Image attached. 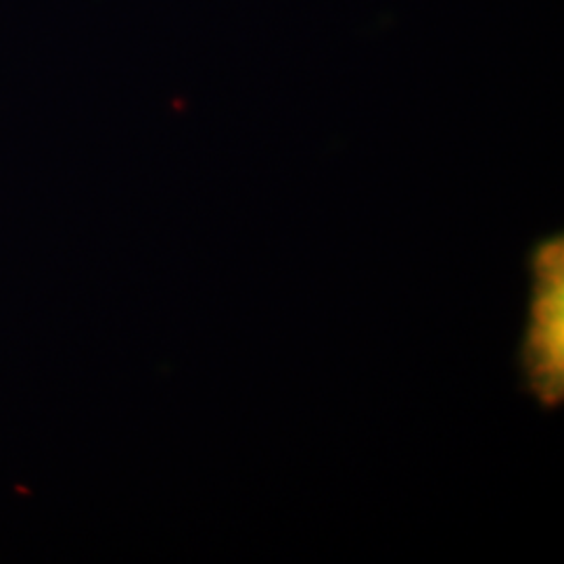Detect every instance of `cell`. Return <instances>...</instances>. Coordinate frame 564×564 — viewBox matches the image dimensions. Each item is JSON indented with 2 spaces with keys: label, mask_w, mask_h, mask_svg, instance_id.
Listing matches in <instances>:
<instances>
[{
  "label": "cell",
  "mask_w": 564,
  "mask_h": 564,
  "mask_svg": "<svg viewBox=\"0 0 564 564\" xmlns=\"http://www.w3.org/2000/svg\"><path fill=\"white\" fill-rule=\"evenodd\" d=\"M529 305L519 364L527 393L545 410L564 395V241L554 232L533 242L529 258Z\"/></svg>",
  "instance_id": "1"
}]
</instances>
